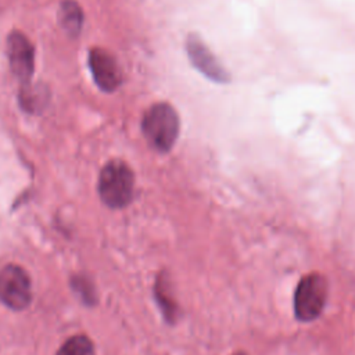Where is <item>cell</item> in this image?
Masks as SVG:
<instances>
[{"instance_id":"277c9868","label":"cell","mask_w":355,"mask_h":355,"mask_svg":"<svg viewBox=\"0 0 355 355\" xmlns=\"http://www.w3.org/2000/svg\"><path fill=\"white\" fill-rule=\"evenodd\" d=\"M187 58L193 68L208 80L219 85H226L232 80L229 71L220 64L218 57L207 46L198 33H189L184 40Z\"/></svg>"},{"instance_id":"52a82bcc","label":"cell","mask_w":355,"mask_h":355,"mask_svg":"<svg viewBox=\"0 0 355 355\" xmlns=\"http://www.w3.org/2000/svg\"><path fill=\"white\" fill-rule=\"evenodd\" d=\"M87 64L93 80L101 92L112 93L122 85V69L116 58L108 50L101 47L90 49Z\"/></svg>"},{"instance_id":"7a4b0ae2","label":"cell","mask_w":355,"mask_h":355,"mask_svg":"<svg viewBox=\"0 0 355 355\" xmlns=\"http://www.w3.org/2000/svg\"><path fill=\"white\" fill-rule=\"evenodd\" d=\"M135 175L128 164L121 159L108 161L100 171L97 191L104 205L121 209L133 198Z\"/></svg>"},{"instance_id":"30bf717a","label":"cell","mask_w":355,"mask_h":355,"mask_svg":"<svg viewBox=\"0 0 355 355\" xmlns=\"http://www.w3.org/2000/svg\"><path fill=\"white\" fill-rule=\"evenodd\" d=\"M49 100V94L47 92H43L40 86L33 87L32 85H26V86H19V92H18V101L19 105L31 114H36L39 112Z\"/></svg>"},{"instance_id":"ba28073f","label":"cell","mask_w":355,"mask_h":355,"mask_svg":"<svg viewBox=\"0 0 355 355\" xmlns=\"http://www.w3.org/2000/svg\"><path fill=\"white\" fill-rule=\"evenodd\" d=\"M83 11L75 0H62L58 7V24L69 37H78L83 26Z\"/></svg>"},{"instance_id":"6da1fadb","label":"cell","mask_w":355,"mask_h":355,"mask_svg":"<svg viewBox=\"0 0 355 355\" xmlns=\"http://www.w3.org/2000/svg\"><path fill=\"white\" fill-rule=\"evenodd\" d=\"M141 133L151 150L169 153L180 132V119L176 110L169 103H155L150 105L141 116Z\"/></svg>"},{"instance_id":"9c48e42d","label":"cell","mask_w":355,"mask_h":355,"mask_svg":"<svg viewBox=\"0 0 355 355\" xmlns=\"http://www.w3.org/2000/svg\"><path fill=\"white\" fill-rule=\"evenodd\" d=\"M155 298L161 306V311L164 313V318L169 322V323H173L178 318V305L172 297V293H171V286H169V282L165 276V273H161L157 279V283H155Z\"/></svg>"},{"instance_id":"3957f363","label":"cell","mask_w":355,"mask_h":355,"mask_svg":"<svg viewBox=\"0 0 355 355\" xmlns=\"http://www.w3.org/2000/svg\"><path fill=\"white\" fill-rule=\"evenodd\" d=\"M327 282L323 275L312 272L301 279L294 295L295 316L301 322L316 319L326 302Z\"/></svg>"},{"instance_id":"5b68a950","label":"cell","mask_w":355,"mask_h":355,"mask_svg":"<svg viewBox=\"0 0 355 355\" xmlns=\"http://www.w3.org/2000/svg\"><path fill=\"white\" fill-rule=\"evenodd\" d=\"M6 53L14 76L19 86L31 85L35 71V47L21 31H11L6 40Z\"/></svg>"},{"instance_id":"4fadbf2b","label":"cell","mask_w":355,"mask_h":355,"mask_svg":"<svg viewBox=\"0 0 355 355\" xmlns=\"http://www.w3.org/2000/svg\"><path fill=\"white\" fill-rule=\"evenodd\" d=\"M233 355H247V354H244V352H236V354H233Z\"/></svg>"},{"instance_id":"8fae6325","label":"cell","mask_w":355,"mask_h":355,"mask_svg":"<svg viewBox=\"0 0 355 355\" xmlns=\"http://www.w3.org/2000/svg\"><path fill=\"white\" fill-rule=\"evenodd\" d=\"M57 355H94V347L89 337L76 334L60 347Z\"/></svg>"},{"instance_id":"8992f818","label":"cell","mask_w":355,"mask_h":355,"mask_svg":"<svg viewBox=\"0 0 355 355\" xmlns=\"http://www.w3.org/2000/svg\"><path fill=\"white\" fill-rule=\"evenodd\" d=\"M32 298L28 273L18 265H7L0 270V301L10 309H25Z\"/></svg>"},{"instance_id":"7c38bea8","label":"cell","mask_w":355,"mask_h":355,"mask_svg":"<svg viewBox=\"0 0 355 355\" xmlns=\"http://www.w3.org/2000/svg\"><path fill=\"white\" fill-rule=\"evenodd\" d=\"M72 284H73V288L82 294V298H83V300H86V301L93 300V290H92V286L86 282V279L75 277V279L72 280Z\"/></svg>"}]
</instances>
